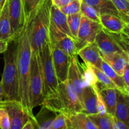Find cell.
<instances>
[{"label":"cell","mask_w":129,"mask_h":129,"mask_svg":"<svg viewBox=\"0 0 129 129\" xmlns=\"http://www.w3.org/2000/svg\"><path fill=\"white\" fill-rule=\"evenodd\" d=\"M91 67L93 68V71H94V73H95L97 79H98V83L97 85L100 86H105L108 87V88H113L117 89V87L113 83V82L101 69L95 68L94 66Z\"/></svg>","instance_id":"obj_31"},{"label":"cell","mask_w":129,"mask_h":129,"mask_svg":"<svg viewBox=\"0 0 129 129\" xmlns=\"http://www.w3.org/2000/svg\"><path fill=\"white\" fill-rule=\"evenodd\" d=\"M129 127V93L117 89V101L115 115Z\"/></svg>","instance_id":"obj_17"},{"label":"cell","mask_w":129,"mask_h":129,"mask_svg":"<svg viewBox=\"0 0 129 129\" xmlns=\"http://www.w3.org/2000/svg\"><path fill=\"white\" fill-rule=\"evenodd\" d=\"M100 23L110 32L121 34L126 23L118 16L105 13L100 14Z\"/></svg>","instance_id":"obj_19"},{"label":"cell","mask_w":129,"mask_h":129,"mask_svg":"<svg viewBox=\"0 0 129 129\" xmlns=\"http://www.w3.org/2000/svg\"><path fill=\"white\" fill-rule=\"evenodd\" d=\"M42 70L44 100L52 99L59 94V81L52 57L50 40L39 52Z\"/></svg>","instance_id":"obj_5"},{"label":"cell","mask_w":129,"mask_h":129,"mask_svg":"<svg viewBox=\"0 0 129 129\" xmlns=\"http://www.w3.org/2000/svg\"><path fill=\"white\" fill-rule=\"evenodd\" d=\"M51 1L53 5H55L59 8H60L70 3L73 0H51Z\"/></svg>","instance_id":"obj_39"},{"label":"cell","mask_w":129,"mask_h":129,"mask_svg":"<svg viewBox=\"0 0 129 129\" xmlns=\"http://www.w3.org/2000/svg\"><path fill=\"white\" fill-rule=\"evenodd\" d=\"M51 0H42L26 18V27L32 52L39 53L49 40Z\"/></svg>","instance_id":"obj_2"},{"label":"cell","mask_w":129,"mask_h":129,"mask_svg":"<svg viewBox=\"0 0 129 129\" xmlns=\"http://www.w3.org/2000/svg\"><path fill=\"white\" fill-rule=\"evenodd\" d=\"M123 82H124L126 90L127 92L129 91V62L127 66L125 68L123 71V74H122Z\"/></svg>","instance_id":"obj_37"},{"label":"cell","mask_w":129,"mask_h":129,"mask_svg":"<svg viewBox=\"0 0 129 129\" xmlns=\"http://www.w3.org/2000/svg\"><path fill=\"white\" fill-rule=\"evenodd\" d=\"M81 0H73L70 3L59 9L61 10L62 12H63L66 15L78 13L81 11Z\"/></svg>","instance_id":"obj_32"},{"label":"cell","mask_w":129,"mask_h":129,"mask_svg":"<svg viewBox=\"0 0 129 129\" xmlns=\"http://www.w3.org/2000/svg\"><path fill=\"white\" fill-rule=\"evenodd\" d=\"M101 54L125 53L129 54V45L120 34H115L102 28L95 39Z\"/></svg>","instance_id":"obj_7"},{"label":"cell","mask_w":129,"mask_h":129,"mask_svg":"<svg viewBox=\"0 0 129 129\" xmlns=\"http://www.w3.org/2000/svg\"><path fill=\"white\" fill-rule=\"evenodd\" d=\"M29 99L32 109L42 105L44 101V83L40 56L38 52H32L29 81Z\"/></svg>","instance_id":"obj_6"},{"label":"cell","mask_w":129,"mask_h":129,"mask_svg":"<svg viewBox=\"0 0 129 129\" xmlns=\"http://www.w3.org/2000/svg\"><path fill=\"white\" fill-rule=\"evenodd\" d=\"M118 10L120 18L125 23H129V0H112Z\"/></svg>","instance_id":"obj_30"},{"label":"cell","mask_w":129,"mask_h":129,"mask_svg":"<svg viewBox=\"0 0 129 129\" xmlns=\"http://www.w3.org/2000/svg\"><path fill=\"white\" fill-rule=\"evenodd\" d=\"M44 105L55 113L69 115L83 112V106L68 81L59 83V94L52 99L44 100Z\"/></svg>","instance_id":"obj_4"},{"label":"cell","mask_w":129,"mask_h":129,"mask_svg":"<svg viewBox=\"0 0 129 129\" xmlns=\"http://www.w3.org/2000/svg\"><path fill=\"white\" fill-rule=\"evenodd\" d=\"M81 17L82 15L80 12L73 14V15H67L69 30H70L72 37L74 39V41L78 37V31H79L81 21Z\"/></svg>","instance_id":"obj_28"},{"label":"cell","mask_w":129,"mask_h":129,"mask_svg":"<svg viewBox=\"0 0 129 129\" xmlns=\"http://www.w3.org/2000/svg\"><path fill=\"white\" fill-rule=\"evenodd\" d=\"M100 69L113 82L117 87V89L122 91H127L122 76L117 74V72L103 59L102 60Z\"/></svg>","instance_id":"obj_25"},{"label":"cell","mask_w":129,"mask_h":129,"mask_svg":"<svg viewBox=\"0 0 129 129\" xmlns=\"http://www.w3.org/2000/svg\"><path fill=\"white\" fill-rule=\"evenodd\" d=\"M49 35L50 44L64 50L70 57L77 55V50L74 39L59 30L50 21V20Z\"/></svg>","instance_id":"obj_11"},{"label":"cell","mask_w":129,"mask_h":129,"mask_svg":"<svg viewBox=\"0 0 129 129\" xmlns=\"http://www.w3.org/2000/svg\"><path fill=\"white\" fill-rule=\"evenodd\" d=\"M93 124L97 129H113L112 128V116L107 112L104 113H97L88 115Z\"/></svg>","instance_id":"obj_26"},{"label":"cell","mask_w":129,"mask_h":129,"mask_svg":"<svg viewBox=\"0 0 129 129\" xmlns=\"http://www.w3.org/2000/svg\"><path fill=\"white\" fill-rule=\"evenodd\" d=\"M0 40H13L9 15L8 0H5L0 11Z\"/></svg>","instance_id":"obj_22"},{"label":"cell","mask_w":129,"mask_h":129,"mask_svg":"<svg viewBox=\"0 0 129 129\" xmlns=\"http://www.w3.org/2000/svg\"><path fill=\"white\" fill-rule=\"evenodd\" d=\"M97 86L104 102L107 112L110 115L114 116L117 106V89L98 85Z\"/></svg>","instance_id":"obj_20"},{"label":"cell","mask_w":129,"mask_h":129,"mask_svg":"<svg viewBox=\"0 0 129 129\" xmlns=\"http://www.w3.org/2000/svg\"><path fill=\"white\" fill-rule=\"evenodd\" d=\"M80 67L85 86H94L97 85L98 81L92 67L84 63L83 64H80Z\"/></svg>","instance_id":"obj_27"},{"label":"cell","mask_w":129,"mask_h":129,"mask_svg":"<svg viewBox=\"0 0 129 129\" xmlns=\"http://www.w3.org/2000/svg\"><path fill=\"white\" fill-rule=\"evenodd\" d=\"M5 2V0H0V9L2 8Z\"/></svg>","instance_id":"obj_42"},{"label":"cell","mask_w":129,"mask_h":129,"mask_svg":"<svg viewBox=\"0 0 129 129\" xmlns=\"http://www.w3.org/2000/svg\"><path fill=\"white\" fill-rule=\"evenodd\" d=\"M51 129H68L66 115L64 113H58L54 118Z\"/></svg>","instance_id":"obj_33"},{"label":"cell","mask_w":129,"mask_h":129,"mask_svg":"<svg viewBox=\"0 0 129 129\" xmlns=\"http://www.w3.org/2000/svg\"><path fill=\"white\" fill-rule=\"evenodd\" d=\"M3 99H4L3 89V86H2V84H1V82L0 81V103H1L2 101H3Z\"/></svg>","instance_id":"obj_41"},{"label":"cell","mask_w":129,"mask_h":129,"mask_svg":"<svg viewBox=\"0 0 129 129\" xmlns=\"http://www.w3.org/2000/svg\"><path fill=\"white\" fill-rule=\"evenodd\" d=\"M57 113L44 105H42L40 112L35 117L39 129H51V125Z\"/></svg>","instance_id":"obj_24"},{"label":"cell","mask_w":129,"mask_h":129,"mask_svg":"<svg viewBox=\"0 0 129 129\" xmlns=\"http://www.w3.org/2000/svg\"><path fill=\"white\" fill-rule=\"evenodd\" d=\"M0 107L5 108L8 114L10 129H22L25 123L30 118L23 110L21 103L17 101L3 100L0 103Z\"/></svg>","instance_id":"obj_10"},{"label":"cell","mask_w":129,"mask_h":129,"mask_svg":"<svg viewBox=\"0 0 129 129\" xmlns=\"http://www.w3.org/2000/svg\"><path fill=\"white\" fill-rule=\"evenodd\" d=\"M52 61L59 83L68 80L70 57L60 48L50 44Z\"/></svg>","instance_id":"obj_12"},{"label":"cell","mask_w":129,"mask_h":129,"mask_svg":"<svg viewBox=\"0 0 129 129\" xmlns=\"http://www.w3.org/2000/svg\"><path fill=\"white\" fill-rule=\"evenodd\" d=\"M102 59L107 62L120 76L123 74L125 68L129 62V54L125 53H112L101 54Z\"/></svg>","instance_id":"obj_18"},{"label":"cell","mask_w":129,"mask_h":129,"mask_svg":"<svg viewBox=\"0 0 129 129\" xmlns=\"http://www.w3.org/2000/svg\"><path fill=\"white\" fill-rule=\"evenodd\" d=\"M10 40H0V54L4 53L6 50Z\"/></svg>","instance_id":"obj_40"},{"label":"cell","mask_w":129,"mask_h":129,"mask_svg":"<svg viewBox=\"0 0 129 129\" xmlns=\"http://www.w3.org/2000/svg\"><path fill=\"white\" fill-rule=\"evenodd\" d=\"M42 0H21L26 18L36 9Z\"/></svg>","instance_id":"obj_34"},{"label":"cell","mask_w":129,"mask_h":129,"mask_svg":"<svg viewBox=\"0 0 129 129\" xmlns=\"http://www.w3.org/2000/svg\"><path fill=\"white\" fill-rule=\"evenodd\" d=\"M50 21L64 34L72 37L68 23L67 15L62 12L61 10L55 5L52 4L50 8ZM73 38V37H72Z\"/></svg>","instance_id":"obj_21"},{"label":"cell","mask_w":129,"mask_h":129,"mask_svg":"<svg viewBox=\"0 0 129 129\" xmlns=\"http://www.w3.org/2000/svg\"><path fill=\"white\" fill-rule=\"evenodd\" d=\"M77 55L81 58L84 64L101 69L103 59L95 41L81 48L78 51Z\"/></svg>","instance_id":"obj_14"},{"label":"cell","mask_w":129,"mask_h":129,"mask_svg":"<svg viewBox=\"0 0 129 129\" xmlns=\"http://www.w3.org/2000/svg\"><path fill=\"white\" fill-rule=\"evenodd\" d=\"M112 128L113 129H129L127 124L117 118L115 116H112Z\"/></svg>","instance_id":"obj_36"},{"label":"cell","mask_w":129,"mask_h":129,"mask_svg":"<svg viewBox=\"0 0 129 129\" xmlns=\"http://www.w3.org/2000/svg\"><path fill=\"white\" fill-rule=\"evenodd\" d=\"M102 28L100 23L92 21L82 16L78 37L74 41L77 52L85 45L95 41L97 34Z\"/></svg>","instance_id":"obj_8"},{"label":"cell","mask_w":129,"mask_h":129,"mask_svg":"<svg viewBox=\"0 0 129 129\" xmlns=\"http://www.w3.org/2000/svg\"><path fill=\"white\" fill-rule=\"evenodd\" d=\"M77 56L78 55H75L70 57V66L69 68L68 81L76 92L81 103L82 93L85 85L83 81L80 64L78 61Z\"/></svg>","instance_id":"obj_13"},{"label":"cell","mask_w":129,"mask_h":129,"mask_svg":"<svg viewBox=\"0 0 129 129\" xmlns=\"http://www.w3.org/2000/svg\"><path fill=\"white\" fill-rule=\"evenodd\" d=\"M0 11H1V9H0Z\"/></svg>","instance_id":"obj_43"},{"label":"cell","mask_w":129,"mask_h":129,"mask_svg":"<svg viewBox=\"0 0 129 129\" xmlns=\"http://www.w3.org/2000/svg\"><path fill=\"white\" fill-rule=\"evenodd\" d=\"M120 34L125 41L129 45V23H126Z\"/></svg>","instance_id":"obj_38"},{"label":"cell","mask_w":129,"mask_h":129,"mask_svg":"<svg viewBox=\"0 0 129 129\" xmlns=\"http://www.w3.org/2000/svg\"><path fill=\"white\" fill-rule=\"evenodd\" d=\"M0 128L10 129V120L8 114L3 107H0Z\"/></svg>","instance_id":"obj_35"},{"label":"cell","mask_w":129,"mask_h":129,"mask_svg":"<svg viewBox=\"0 0 129 129\" xmlns=\"http://www.w3.org/2000/svg\"><path fill=\"white\" fill-rule=\"evenodd\" d=\"M82 1L89 6H93L100 14H111L120 18L119 13L112 0H83Z\"/></svg>","instance_id":"obj_23"},{"label":"cell","mask_w":129,"mask_h":129,"mask_svg":"<svg viewBox=\"0 0 129 129\" xmlns=\"http://www.w3.org/2000/svg\"><path fill=\"white\" fill-rule=\"evenodd\" d=\"M82 16L87 18L89 20L96 22L100 23V14L93 6H89L82 1L81 5V11Z\"/></svg>","instance_id":"obj_29"},{"label":"cell","mask_w":129,"mask_h":129,"mask_svg":"<svg viewBox=\"0 0 129 129\" xmlns=\"http://www.w3.org/2000/svg\"><path fill=\"white\" fill-rule=\"evenodd\" d=\"M96 86H86L83 88L81 100L83 112L88 115L98 113Z\"/></svg>","instance_id":"obj_15"},{"label":"cell","mask_w":129,"mask_h":129,"mask_svg":"<svg viewBox=\"0 0 129 129\" xmlns=\"http://www.w3.org/2000/svg\"><path fill=\"white\" fill-rule=\"evenodd\" d=\"M81 1H83V0H81Z\"/></svg>","instance_id":"obj_45"},{"label":"cell","mask_w":129,"mask_h":129,"mask_svg":"<svg viewBox=\"0 0 129 129\" xmlns=\"http://www.w3.org/2000/svg\"><path fill=\"white\" fill-rule=\"evenodd\" d=\"M11 33L13 39H17L26 23L21 0H8Z\"/></svg>","instance_id":"obj_9"},{"label":"cell","mask_w":129,"mask_h":129,"mask_svg":"<svg viewBox=\"0 0 129 129\" xmlns=\"http://www.w3.org/2000/svg\"><path fill=\"white\" fill-rule=\"evenodd\" d=\"M66 115L68 129H97L88 115L83 112Z\"/></svg>","instance_id":"obj_16"},{"label":"cell","mask_w":129,"mask_h":129,"mask_svg":"<svg viewBox=\"0 0 129 129\" xmlns=\"http://www.w3.org/2000/svg\"><path fill=\"white\" fill-rule=\"evenodd\" d=\"M31 54L32 50L28 35L26 23L25 27L18 37L16 65L18 76L19 101L23 110L28 115L31 119L37 123L29 99V81Z\"/></svg>","instance_id":"obj_1"},{"label":"cell","mask_w":129,"mask_h":129,"mask_svg":"<svg viewBox=\"0 0 129 129\" xmlns=\"http://www.w3.org/2000/svg\"><path fill=\"white\" fill-rule=\"evenodd\" d=\"M128 93H129V91H128Z\"/></svg>","instance_id":"obj_44"},{"label":"cell","mask_w":129,"mask_h":129,"mask_svg":"<svg viewBox=\"0 0 129 129\" xmlns=\"http://www.w3.org/2000/svg\"><path fill=\"white\" fill-rule=\"evenodd\" d=\"M17 47L18 39L10 40L7 49L3 53L5 66L1 82L3 89L4 100L20 102L16 65Z\"/></svg>","instance_id":"obj_3"}]
</instances>
